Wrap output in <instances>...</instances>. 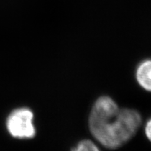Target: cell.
I'll return each instance as SVG.
<instances>
[{"mask_svg":"<svg viewBox=\"0 0 151 151\" xmlns=\"http://www.w3.org/2000/svg\"><path fill=\"white\" fill-rule=\"evenodd\" d=\"M141 124V115L137 111L121 109L114 100L107 96L96 101L88 120L93 137L108 149H116L128 142Z\"/></svg>","mask_w":151,"mask_h":151,"instance_id":"obj_1","label":"cell"},{"mask_svg":"<svg viewBox=\"0 0 151 151\" xmlns=\"http://www.w3.org/2000/svg\"><path fill=\"white\" fill-rule=\"evenodd\" d=\"M144 132L147 138L150 142H151V117L146 123L145 127H144Z\"/></svg>","mask_w":151,"mask_h":151,"instance_id":"obj_5","label":"cell"},{"mask_svg":"<svg viewBox=\"0 0 151 151\" xmlns=\"http://www.w3.org/2000/svg\"><path fill=\"white\" fill-rule=\"evenodd\" d=\"M33 119L32 111L27 107H20L14 110L6 120L8 132L12 137L16 139H32L36 134L33 124Z\"/></svg>","mask_w":151,"mask_h":151,"instance_id":"obj_2","label":"cell"},{"mask_svg":"<svg viewBox=\"0 0 151 151\" xmlns=\"http://www.w3.org/2000/svg\"><path fill=\"white\" fill-rule=\"evenodd\" d=\"M71 151H100L98 146L90 140H81Z\"/></svg>","mask_w":151,"mask_h":151,"instance_id":"obj_4","label":"cell"},{"mask_svg":"<svg viewBox=\"0 0 151 151\" xmlns=\"http://www.w3.org/2000/svg\"><path fill=\"white\" fill-rule=\"evenodd\" d=\"M136 80L144 90L151 92V59L139 64L136 70Z\"/></svg>","mask_w":151,"mask_h":151,"instance_id":"obj_3","label":"cell"}]
</instances>
